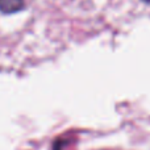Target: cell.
Returning <instances> with one entry per match:
<instances>
[{
	"label": "cell",
	"instance_id": "6da1fadb",
	"mask_svg": "<svg viewBox=\"0 0 150 150\" xmlns=\"http://www.w3.org/2000/svg\"><path fill=\"white\" fill-rule=\"evenodd\" d=\"M24 8V0H0V11L3 13H15Z\"/></svg>",
	"mask_w": 150,
	"mask_h": 150
},
{
	"label": "cell",
	"instance_id": "7a4b0ae2",
	"mask_svg": "<svg viewBox=\"0 0 150 150\" xmlns=\"http://www.w3.org/2000/svg\"><path fill=\"white\" fill-rule=\"evenodd\" d=\"M145 1H150V0H145Z\"/></svg>",
	"mask_w": 150,
	"mask_h": 150
}]
</instances>
